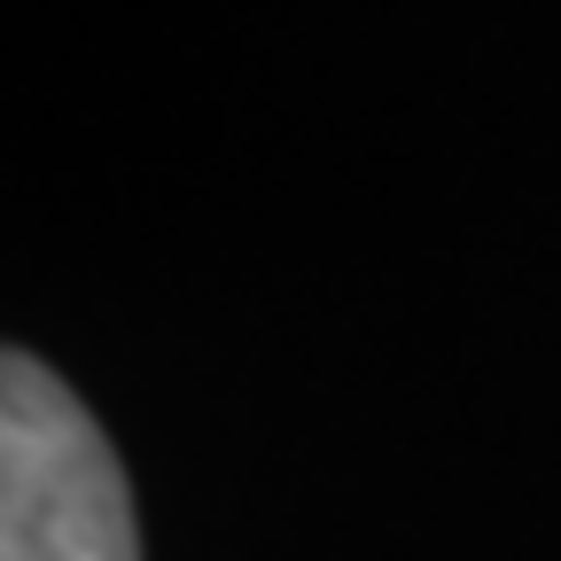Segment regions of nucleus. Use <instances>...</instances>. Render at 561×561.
Wrapping results in <instances>:
<instances>
[{
  "mask_svg": "<svg viewBox=\"0 0 561 561\" xmlns=\"http://www.w3.org/2000/svg\"><path fill=\"white\" fill-rule=\"evenodd\" d=\"M0 561H140L110 437L24 351H0Z\"/></svg>",
  "mask_w": 561,
  "mask_h": 561,
  "instance_id": "obj_1",
  "label": "nucleus"
}]
</instances>
